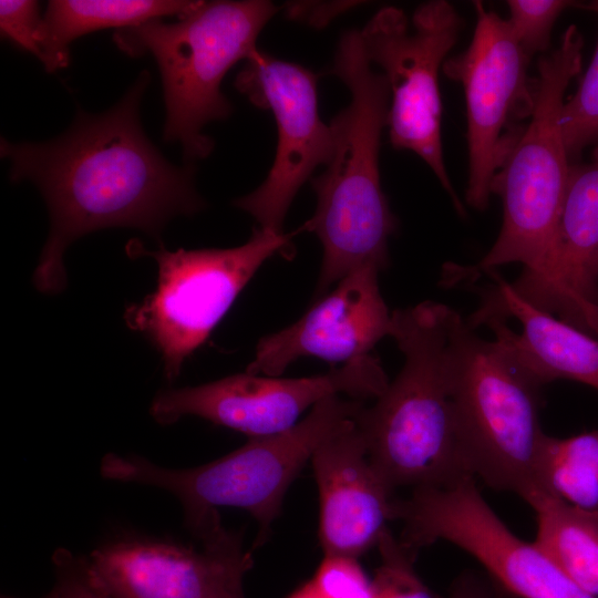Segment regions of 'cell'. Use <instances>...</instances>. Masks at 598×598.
<instances>
[{"label": "cell", "mask_w": 598, "mask_h": 598, "mask_svg": "<svg viewBox=\"0 0 598 598\" xmlns=\"http://www.w3.org/2000/svg\"><path fill=\"white\" fill-rule=\"evenodd\" d=\"M511 286L534 307L598 339V146L589 161L570 165L542 265Z\"/></svg>", "instance_id": "9a60e30c"}, {"label": "cell", "mask_w": 598, "mask_h": 598, "mask_svg": "<svg viewBox=\"0 0 598 598\" xmlns=\"http://www.w3.org/2000/svg\"><path fill=\"white\" fill-rule=\"evenodd\" d=\"M445 598H495L486 585L474 575L461 576L451 587Z\"/></svg>", "instance_id": "f1b7e54d"}, {"label": "cell", "mask_w": 598, "mask_h": 598, "mask_svg": "<svg viewBox=\"0 0 598 598\" xmlns=\"http://www.w3.org/2000/svg\"><path fill=\"white\" fill-rule=\"evenodd\" d=\"M571 6H575V2L567 0L507 1V21L520 47L530 58L547 53L556 20Z\"/></svg>", "instance_id": "cb8c5ba5"}, {"label": "cell", "mask_w": 598, "mask_h": 598, "mask_svg": "<svg viewBox=\"0 0 598 598\" xmlns=\"http://www.w3.org/2000/svg\"><path fill=\"white\" fill-rule=\"evenodd\" d=\"M324 555L358 558L377 547L393 520V491L372 465L355 417L327 437L311 460Z\"/></svg>", "instance_id": "e0dca14e"}, {"label": "cell", "mask_w": 598, "mask_h": 598, "mask_svg": "<svg viewBox=\"0 0 598 598\" xmlns=\"http://www.w3.org/2000/svg\"><path fill=\"white\" fill-rule=\"evenodd\" d=\"M223 598H245L243 584L230 589Z\"/></svg>", "instance_id": "1f68e13d"}, {"label": "cell", "mask_w": 598, "mask_h": 598, "mask_svg": "<svg viewBox=\"0 0 598 598\" xmlns=\"http://www.w3.org/2000/svg\"><path fill=\"white\" fill-rule=\"evenodd\" d=\"M288 598H318L310 581L296 589Z\"/></svg>", "instance_id": "f546056e"}, {"label": "cell", "mask_w": 598, "mask_h": 598, "mask_svg": "<svg viewBox=\"0 0 598 598\" xmlns=\"http://www.w3.org/2000/svg\"><path fill=\"white\" fill-rule=\"evenodd\" d=\"M476 23L470 45L443 64L445 75L464 89L467 115L468 178L465 199L488 207L492 184L534 107L532 58L507 19L474 1Z\"/></svg>", "instance_id": "8fae6325"}, {"label": "cell", "mask_w": 598, "mask_h": 598, "mask_svg": "<svg viewBox=\"0 0 598 598\" xmlns=\"http://www.w3.org/2000/svg\"><path fill=\"white\" fill-rule=\"evenodd\" d=\"M310 584L318 598H374L372 579L350 556L324 555Z\"/></svg>", "instance_id": "d4e9b609"}, {"label": "cell", "mask_w": 598, "mask_h": 598, "mask_svg": "<svg viewBox=\"0 0 598 598\" xmlns=\"http://www.w3.org/2000/svg\"><path fill=\"white\" fill-rule=\"evenodd\" d=\"M463 20L444 0L416 8L411 21L394 7L379 10L360 31L364 53L390 89L388 126L396 150L419 155L432 169L461 216L465 209L445 168L439 72L457 42Z\"/></svg>", "instance_id": "9c48e42d"}, {"label": "cell", "mask_w": 598, "mask_h": 598, "mask_svg": "<svg viewBox=\"0 0 598 598\" xmlns=\"http://www.w3.org/2000/svg\"><path fill=\"white\" fill-rule=\"evenodd\" d=\"M202 550L168 542L125 539L94 549L91 567L114 598H223L241 585L252 560L218 513L192 532Z\"/></svg>", "instance_id": "5bb4252c"}, {"label": "cell", "mask_w": 598, "mask_h": 598, "mask_svg": "<svg viewBox=\"0 0 598 598\" xmlns=\"http://www.w3.org/2000/svg\"><path fill=\"white\" fill-rule=\"evenodd\" d=\"M539 491L598 512V430L570 437L544 435L537 456Z\"/></svg>", "instance_id": "44dd1931"}, {"label": "cell", "mask_w": 598, "mask_h": 598, "mask_svg": "<svg viewBox=\"0 0 598 598\" xmlns=\"http://www.w3.org/2000/svg\"><path fill=\"white\" fill-rule=\"evenodd\" d=\"M377 547L381 564L372 578L374 598H433L414 570L416 554L405 548L390 529Z\"/></svg>", "instance_id": "603a6c76"}, {"label": "cell", "mask_w": 598, "mask_h": 598, "mask_svg": "<svg viewBox=\"0 0 598 598\" xmlns=\"http://www.w3.org/2000/svg\"><path fill=\"white\" fill-rule=\"evenodd\" d=\"M277 10L264 0L200 1L175 22L153 19L115 30L120 50L131 56L147 53L156 61L166 107L164 138L181 143L186 159L205 158L213 151V140L202 131L231 113L221 81L257 50V38Z\"/></svg>", "instance_id": "5b68a950"}, {"label": "cell", "mask_w": 598, "mask_h": 598, "mask_svg": "<svg viewBox=\"0 0 598 598\" xmlns=\"http://www.w3.org/2000/svg\"><path fill=\"white\" fill-rule=\"evenodd\" d=\"M388 384L379 360L370 354L315 377L283 379L246 372L166 390L153 400L150 412L165 425L192 415L250 439L262 437L291 429L307 409L326 398L377 399Z\"/></svg>", "instance_id": "7c38bea8"}, {"label": "cell", "mask_w": 598, "mask_h": 598, "mask_svg": "<svg viewBox=\"0 0 598 598\" xmlns=\"http://www.w3.org/2000/svg\"><path fill=\"white\" fill-rule=\"evenodd\" d=\"M363 404L340 395L323 399L291 429L252 437L241 447L200 466L168 468L141 456L106 454L100 471L104 478L150 485L181 502L188 527L217 507L245 509L258 523L257 545L267 538L283 497L318 446Z\"/></svg>", "instance_id": "8992f818"}, {"label": "cell", "mask_w": 598, "mask_h": 598, "mask_svg": "<svg viewBox=\"0 0 598 598\" xmlns=\"http://www.w3.org/2000/svg\"><path fill=\"white\" fill-rule=\"evenodd\" d=\"M1 598H16V597L2 595ZM41 598H64V597H63L60 588L54 584L53 588L47 595H44Z\"/></svg>", "instance_id": "4dcf8cb0"}, {"label": "cell", "mask_w": 598, "mask_h": 598, "mask_svg": "<svg viewBox=\"0 0 598 598\" xmlns=\"http://www.w3.org/2000/svg\"><path fill=\"white\" fill-rule=\"evenodd\" d=\"M584 39L576 25L563 33L556 49L539 56L534 78L532 115L494 177L492 194L503 203L497 239L477 265L461 268L463 277L523 264L539 268L564 203L571 162L561 127L566 90L580 73Z\"/></svg>", "instance_id": "52a82bcc"}, {"label": "cell", "mask_w": 598, "mask_h": 598, "mask_svg": "<svg viewBox=\"0 0 598 598\" xmlns=\"http://www.w3.org/2000/svg\"><path fill=\"white\" fill-rule=\"evenodd\" d=\"M448 306L423 301L391 312L404 363L355 423L368 456L394 492L476 478L463 448L446 367Z\"/></svg>", "instance_id": "3957f363"}, {"label": "cell", "mask_w": 598, "mask_h": 598, "mask_svg": "<svg viewBox=\"0 0 598 598\" xmlns=\"http://www.w3.org/2000/svg\"><path fill=\"white\" fill-rule=\"evenodd\" d=\"M475 330L448 308L446 367L460 439L475 477L525 501L539 489L544 384L503 337Z\"/></svg>", "instance_id": "277c9868"}, {"label": "cell", "mask_w": 598, "mask_h": 598, "mask_svg": "<svg viewBox=\"0 0 598 598\" xmlns=\"http://www.w3.org/2000/svg\"><path fill=\"white\" fill-rule=\"evenodd\" d=\"M495 286L467 322L503 337L545 385L573 380L598 390V339L523 299L494 270Z\"/></svg>", "instance_id": "ac0fdd59"}, {"label": "cell", "mask_w": 598, "mask_h": 598, "mask_svg": "<svg viewBox=\"0 0 598 598\" xmlns=\"http://www.w3.org/2000/svg\"><path fill=\"white\" fill-rule=\"evenodd\" d=\"M235 87L254 105L272 112L278 144L266 179L234 205L250 214L261 229L281 234L297 192L333 153L332 128L318 111L317 76L299 64L256 50L238 72Z\"/></svg>", "instance_id": "4fadbf2b"}, {"label": "cell", "mask_w": 598, "mask_h": 598, "mask_svg": "<svg viewBox=\"0 0 598 598\" xmlns=\"http://www.w3.org/2000/svg\"><path fill=\"white\" fill-rule=\"evenodd\" d=\"M55 585L64 598H114L97 577L87 557L59 548L52 555Z\"/></svg>", "instance_id": "484cf974"}, {"label": "cell", "mask_w": 598, "mask_h": 598, "mask_svg": "<svg viewBox=\"0 0 598 598\" xmlns=\"http://www.w3.org/2000/svg\"><path fill=\"white\" fill-rule=\"evenodd\" d=\"M525 502L537 522L535 543L582 589L598 598V512L535 491Z\"/></svg>", "instance_id": "ffe728a7"}, {"label": "cell", "mask_w": 598, "mask_h": 598, "mask_svg": "<svg viewBox=\"0 0 598 598\" xmlns=\"http://www.w3.org/2000/svg\"><path fill=\"white\" fill-rule=\"evenodd\" d=\"M200 1L181 0H52L39 31L40 61L47 72L66 68L70 44L90 32L136 27L153 19L194 10Z\"/></svg>", "instance_id": "d6986e66"}, {"label": "cell", "mask_w": 598, "mask_h": 598, "mask_svg": "<svg viewBox=\"0 0 598 598\" xmlns=\"http://www.w3.org/2000/svg\"><path fill=\"white\" fill-rule=\"evenodd\" d=\"M292 235L255 227L247 243L227 249L150 251L137 243L128 246L130 254L157 261L158 280L153 293L126 308L124 319L159 352L168 381L178 377L259 267L277 254L293 255Z\"/></svg>", "instance_id": "ba28073f"}, {"label": "cell", "mask_w": 598, "mask_h": 598, "mask_svg": "<svg viewBox=\"0 0 598 598\" xmlns=\"http://www.w3.org/2000/svg\"><path fill=\"white\" fill-rule=\"evenodd\" d=\"M371 64L360 32H346L338 45L332 73L348 86L351 100L331 120L333 153L326 171L311 182L317 196L315 214L298 229L315 233L323 248L317 298L367 264L385 269L388 241L398 227L379 171L390 89L385 76Z\"/></svg>", "instance_id": "7a4b0ae2"}, {"label": "cell", "mask_w": 598, "mask_h": 598, "mask_svg": "<svg viewBox=\"0 0 598 598\" xmlns=\"http://www.w3.org/2000/svg\"><path fill=\"white\" fill-rule=\"evenodd\" d=\"M394 519L403 523L399 540L409 550L448 542L518 598H596L535 542L516 536L483 498L475 478L413 489L408 498L395 499Z\"/></svg>", "instance_id": "30bf717a"}, {"label": "cell", "mask_w": 598, "mask_h": 598, "mask_svg": "<svg viewBox=\"0 0 598 598\" xmlns=\"http://www.w3.org/2000/svg\"><path fill=\"white\" fill-rule=\"evenodd\" d=\"M40 4L32 0H1L0 29L6 40L39 60L41 50L39 31L42 23Z\"/></svg>", "instance_id": "4316f807"}, {"label": "cell", "mask_w": 598, "mask_h": 598, "mask_svg": "<svg viewBox=\"0 0 598 598\" xmlns=\"http://www.w3.org/2000/svg\"><path fill=\"white\" fill-rule=\"evenodd\" d=\"M150 78L143 71L106 112L79 111L54 140H1L11 181L32 182L48 205L50 231L33 275L41 292L64 288L63 254L81 236L133 227L157 237L173 217L205 207L194 186L193 165H173L144 133L140 104Z\"/></svg>", "instance_id": "6da1fadb"}, {"label": "cell", "mask_w": 598, "mask_h": 598, "mask_svg": "<svg viewBox=\"0 0 598 598\" xmlns=\"http://www.w3.org/2000/svg\"><path fill=\"white\" fill-rule=\"evenodd\" d=\"M380 271L375 264H367L350 272L298 321L260 339L246 372L279 377L302 357L347 364L370 355L391 329Z\"/></svg>", "instance_id": "2e32d148"}, {"label": "cell", "mask_w": 598, "mask_h": 598, "mask_svg": "<svg viewBox=\"0 0 598 598\" xmlns=\"http://www.w3.org/2000/svg\"><path fill=\"white\" fill-rule=\"evenodd\" d=\"M581 7L598 17V0ZM561 127L571 163L578 162L586 148L598 146V39L577 91L565 101Z\"/></svg>", "instance_id": "7402d4cb"}, {"label": "cell", "mask_w": 598, "mask_h": 598, "mask_svg": "<svg viewBox=\"0 0 598 598\" xmlns=\"http://www.w3.org/2000/svg\"><path fill=\"white\" fill-rule=\"evenodd\" d=\"M351 1H308L296 2L288 6L291 18L301 20L312 27L321 28L329 23L337 14L350 9Z\"/></svg>", "instance_id": "83f0119b"}]
</instances>
